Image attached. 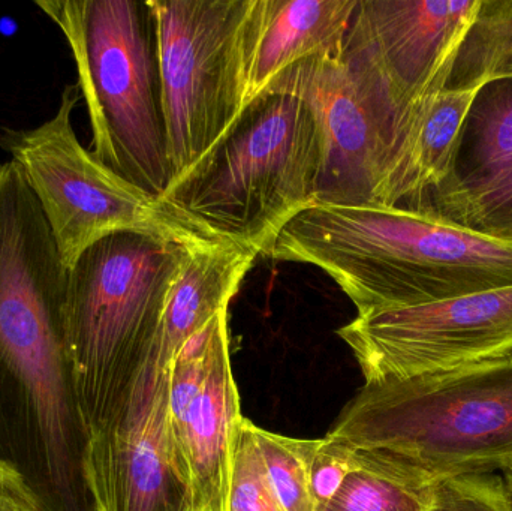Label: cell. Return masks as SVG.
Wrapping results in <instances>:
<instances>
[{"instance_id":"obj_1","label":"cell","mask_w":512,"mask_h":511,"mask_svg":"<svg viewBox=\"0 0 512 511\" xmlns=\"http://www.w3.org/2000/svg\"><path fill=\"white\" fill-rule=\"evenodd\" d=\"M66 285L68 267L23 171L0 164V464L42 511H96Z\"/></svg>"},{"instance_id":"obj_2","label":"cell","mask_w":512,"mask_h":511,"mask_svg":"<svg viewBox=\"0 0 512 511\" xmlns=\"http://www.w3.org/2000/svg\"><path fill=\"white\" fill-rule=\"evenodd\" d=\"M265 258L318 267L358 315L512 287V243L405 207L315 203Z\"/></svg>"},{"instance_id":"obj_3","label":"cell","mask_w":512,"mask_h":511,"mask_svg":"<svg viewBox=\"0 0 512 511\" xmlns=\"http://www.w3.org/2000/svg\"><path fill=\"white\" fill-rule=\"evenodd\" d=\"M331 440L358 461L436 482L512 468V353L441 374L366 383Z\"/></svg>"},{"instance_id":"obj_4","label":"cell","mask_w":512,"mask_h":511,"mask_svg":"<svg viewBox=\"0 0 512 511\" xmlns=\"http://www.w3.org/2000/svg\"><path fill=\"white\" fill-rule=\"evenodd\" d=\"M321 131L306 102L265 93L215 150L158 198L176 224L267 257L283 228L318 201Z\"/></svg>"},{"instance_id":"obj_5","label":"cell","mask_w":512,"mask_h":511,"mask_svg":"<svg viewBox=\"0 0 512 511\" xmlns=\"http://www.w3.org/2000/svg\"><path fill=\"white\" fill-rule=\"evenodd\" d=\"M186 246L119 231L69 267L66 335L90 438L110 425L149 360Z\"/></svg>"},{"instance_id":"obj_6","label":"cell","mask_w":512,"mask_h":511,"mask_svg":"<svg viewBox=\"0 0 512 511\" xmlns=\"http://www.w3.org/2000/svg\"><path fill=\"white\" fill-rule=\"evenodd\" d=\"M74 54L92 153L159 198L170 185L155 30L146 2L36 0Z\"/></svg>"},{"instance_id":"obj_7","label":"cell","mask_w":512,"mask_h":511,"mask_svg":"<svg viewBox=\"0 0 512 511\" xmlns=\"http://www.w3.org/2000/svg\"><path fill=\"white\" fill-rule=\"evenodd\" d=\"M80 99L78 84L66 86L59 110L38 128L0 126V147L23 171L65 266L69 269L89 246L119 231L155 234L182 245L206 240L176 224L158 198L83 147L72 128Z\"/></svg>"},{"instance_id":"obj_8","label":"cell","mask_w":512,"mask_h":511,"mask_svg":"<svg viewBox=\"0 0 512 511\" xmlns=\"http://www.w3.org/2000/svg\"><path fill=\"white\" fill-rule=\"evenodd\" d=\"M146 3L171 185L200 165L242 117L237 45L249 0Z\"/></svg>"},{"instance_id":"obj_9","label":"cell","mask_w":512,"mask_h":511,"mask_svg":"<svg viewBox=\"0 0 512 511\" xmlns=\"http://www.w3.org/2000/svg\"><path fill=\"white\" fill-rule=\"evenodd\" d=\"M265 93L301 99L318 122L324 167L316 203H372L406 114L384 84L342 51L291 66Z\"/></svg>"},{"instance_id":"obj_10","label":"cell","mask_w":512,"mask_h":511,"mask_svg":"<svg viewBox=\"0 0 512 511\" xmlns=\"http://www.w3.org/2000/svg\"><path fill=\"white\" fill-rule=\"evenodd\" d=\"M366 383L441 374L512 353V287L357 315L337 332Z\"/></svg>"},{"instance_id":"obj_11","label":"cell","mask_w":512,"mask_h":511,"mask_svg":"<svg viewBox=\"0 0 512 511\" xmlns=\"http://www.w3.org/2000/svg\"><path fill=\"white\" fill-rule=\"evenodd\" d=\"M168 375L150 356L110 425L90 438L96 511H186L191 492L168 428Z\"/></svg>"},{"instance_id":"obj_12","label":"cell","mask_w":512,"mask_h":511,"mask_svg":"<svg viewBox=\"0 0 512 511\" xmlns=\"http://www.w3.org/2000/svg\"><path fill=\"white\" fill-rule=\"evenodd\" d=\"M481 0H358L343 54L375 75L403 113L444 89Z\"/></svg>"},{"instance_id":"obj_13","label":"cell","mask_w":512,"mask_h":511,"mask_svg":"<svg viewBox=\"0 0 512 511\" xmlns=\"http://www.w3.org/2000/svg\"><path fill=\"white\" fill-rule=\"evenodd\" d=\"M358 0H249L239 30L243 111L286 69L343 51Z\"/></svg>"},{"instance_id":"obj_14","label":"cell","mask_w":512,"mask_h":511,"mask_svg":"<svg viewBox=\"0 0 512 511\" xmlns=\"http://www.w3.org/2000/svg\"><path fill=\"white\" fill-rule=\"evenodd\" d=\"M243 416L230 357L228 317L216 333L200 395L177 431L174 452L197 511H228L234 446Z\"/></svg>"},{"instance_id":"obj_15","label":"cell","mask_w":512,"mask_h":511,"mask_svg":"<svg viewBox=\"0 0 512 511\" xmlns=\"http://www.w3.org/2000/svg\"><path fill=\"white\" fill-rule=\"evenodd\" d=\"M477 90H441L409 107L370 204L411 207L450 182Z\"/></svg>"},{"instance_id":"obj_16","label":"cell","mask_w":512,"mask_h":511,"mask_svg":"<svg viewBox=\"0 0 512 511\" xmlns=\"http://www.w3.org/2000/svg\"><path fill=\"white\" fill-rule=\"evenodd\" d=\"M258 252L228 243L200 240L186 246L182 269L171 288L150 356L170 371L192 335L230 306Z\"/></svg>"},{"instance_id":"obj_17","label":"cell","mask_w":512,"mask_h":511,"mask_svg":"<svg viewBox=\"0 0 512 511\" xmlns=\"http://www.w3.org/2000/svg\"><path fill=\"white\" fill-rule=\"evenodd\" d=\"M510 170L512 77L487 81L478 87L463 126L453 177L432 192L472 191Z\"/></svg>"},{"instance_id":"obj_18","label":"cell","mask_w":512,"mask_h":511,"mask_svg":"<svg viewBox=\"0 0 512 511\" xmlns=\"http://www.w3.org/2000/svg\"><path fill=\"white\" fill-rule=\"evenodd\" d=\"M512 77V0H481L442 90H472Z\"/></svg>"},{"instance_id":"obj_19","label":"cell","mask_w":512,"mask_h":511,"mask_svg":"<svg viewBox=\"0 0 512 511\" xmlns=\"http://www.w3.org/2000/svg\"><path fill=\"white\" fill-rule=\"evenodd\" d=\"M357 459V458H355ZM324 511H429L439 482L415 471L358 461Z\"/></svg>"},{"instance_id":"obj_20","label":"cell","mask_w":512,"mask_h":511,"mask_svg":"<svg viewBox=\"0 0 512 511\" xmlns=\"http://www.w3.org/2000/svg\"><path fill=\"white\" fill-rule=\"evenodd\" d=\"M417 210L472 233L512 243V170L480 188L465 192H430Z\"/></svg>"},{"instance_id":"obj_21","label":"cell","mask_w":512,"mask_h":511,"mask_svg":"<svg viewBox=\"0 0 512 511\" xmlns=\"http://www.w3.org/2000/svg\"><path fill=\"white\" fill-rule=\"evenodd\" d=\"M255 438L268 479L286 511H318L312 489V467L322 438L283 437L255 425Z\"/></svg>"},{"instance_id":"obj_22","label":"cell","mask_w":512,"mask_h":511,"mask_svg":"<svg viewBox=\"0 0 512 511\" xmlns=\"http://www.w3.org/2000/svg\"><path fill=\"white\" fill-rule=\"evenodd\" d=\"M228 511H286L268 479L255 425L245 417L234 446Z\"/></svg>"},{"instance_id":"obj_23","label":"cell","mask_w":512,"mask_h":511,"mask_svg":"<svg viewBox=\"0 0 512 511\" xmlns=\"http://www.w3.org/2000/svg\"><path fill=\"white\" fill-rule=\"evenodd\" d=\"M429 511H512V497L499 474L442 480Z\"/></svg>"},{"instance_id":"obj_24","label":"cell","mask_w":512,"mask_h":511,"mask_svg":"<svg viewBox=\"0 0 512 511\" xmlns=\"http://www.w3.org/2000/svg\"><path fill=\"white\" fill-rule=\"evenodd\" d=\"M358 470V462L351 449L331 440L322 438L312 467V489L316 509L324 511L334 495L342 488L349 474Z\"/></svg>"},{"instance_id":"obj_25","label":"cell","mask_w":512,"mask_h":511,"mask_svg":"<svg viewBox=\"0 0 512 511\" xmlns=\"http://www.w3.org/2000/svg\"><path fill=\"white\" fill-rule=\"evenodd\" d=\"M0 511H42L17 473L0 464Z\"/></svg>"},{"instance_id":"obj_26","label":"cell","mask_w":512,"mask_h":511,"mask_svg":"<svg viewBox=\"0 0 512 511\" xmlns=\"http://www.w3.org/2000/svg\"><path fill=\"white\" fill-rule=\"evenodd\" d=\"M502 477H504L505 485H507L508 491H510L512 497V468L505 471V473L502 474Z\"/></svg>"},{"instance_id":"obj_27","label":"cell","mask_w":512,"mask_h":511,"mask_svg":"<svg viewBox=\"0 0 512 511\" xmlns=\"http://www.w3.org/2000/svg\"><path fill=\"white\" fill-rule=\"evenodd\" d=\"M186 511H197V510L192 509V506H191V507H189V509H188V510H186Z\"/></svg>"}]
</instances>
